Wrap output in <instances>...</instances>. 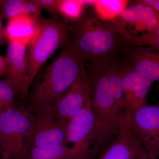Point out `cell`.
<instances>
[{
    "mask_svg": "<svg viewBox=\"0 0 159 159\" xmlns=\"http://www.w3.org/2000/svg\"><path fill=\"white\" fill-rule=\"evenodd\" d=\"M145 6V5H144ZM134 32L152 33L159 27V12L155 11L149 6H144L139 19L132 26Z\"/></svg>",
    "mask_w": 159,
    "mask_h": 159,
    "instance_id": "obj_18",
    "label": "cell"
},
{
    "mask_svg": "<svg viewBox=\"0 0 159 159\" xmlns=\"http://www.w3.org/2000/svg\"><path fill=\"white\" fill-rule=\"evenodd\" d=\"M145 150L128 128L121 124L116 136L99 159H136Z\"/></svg>",
    "mask_w": 159,
    "mask_h": 159,
    "instance_id": "obj_13",
    "label": "cell"
},
{
    "mask_svg": "<svg viewBox=\"0 0 159 159\" xmlns=\"http://www.w3.org/2000/svg\"><path fill=\"white\" fill-rule=\"evenodd\" d=\"M6 0H0V9L4 6L5 3H6Z\"/></svg>",
    "mask_w": 159,
    "mask_h": 159,
    "instance_id": "obj_28",
    "label": "cell"
},
{
    "mask_svg": "<svg viewBox=\"0 0 159 159\" xmlns=\"http://www.w3.org/2000/svg\"><path fill=\"white\" fill-rule=\"evenodd\" d=\"M94 126L91 100L69 121L67 126L66 144L73 143L76 159H89L90 157L91 146L94 145Z\"/></svg>",
    "mask_w": 159,
    "mask_h": 159,
    "instance_id": "obj_8",
    "label": "cell"
},
{
    "mask_svg": "<svg viewBox=\"0 0 159 159\" xmlns=\"http://www.w3.org/2000/svg\"><path fill=\"white\" fill-rule=\"evenodd\" d=\"M27 159H76L72 147L63 144L49 147H31Z\"/></svg>",
    "mask_w": 159,
    "mask_h": 159,
    "instance_id": "obj_17",
    "label": "cell"
},
{
    "mask_svg": "<svg viewBox=\"0 0 159 159\" xmlns=\"http://www.w3.org/2000/svg\"><path fill=\"white\" fill-rule=\"evenodd\" d=\"M27 48L22 44L10 42L7 49L8 64L5 76L18 92L20 99L22 96L27 78Z\"/></svg>",
    "mask_w": 159,
    "mask_h": 159,
    "instance_id": "obj_12",
    "label": "cell"
},
{
    "mask_svg": "<svg viewBox=\"0 0 159 159\" xmlns=\"http://www.w3.org/2000/svg\"><path fill=\"white\" fill-rule=\"evenodd\" d=\"M93 1L60 0L58 9L60 13L70 19L79 20L82 17L84 7L86 4H93Z\"/></svg>",
    "mask_w": 159,
    "mask_h": 159,
    "instance_id": "obj_19",
    "label": "cell"
},
{
    "mask_svg": "<svg viewBox=\"0 0 159 159\" xmlns=\"http://www.w3.org/2000/svg\"><path fill=\"white\" fill-rule=\"evenodd\" d=\"M122 67V63L114 58L89 70L95 148L111 144L121 126L125 111Z\"/></svg>",
    "mask_w": 159,
    "mask_h": 159,
    "instance_id": "obj_1",
    "label": "cell"
},
{
    "mask_svg": "<svg viewBox=\"0 0 159 159\" xmlns=\"http://www.w3.org/2000/svg\"><path fill=\"white\" fill-rule=\"evenodd\" d=\"M41 10L31 0H6L0 9V16L3 19L9 20L19 15L24 14L39 17Z\"/></svg>",
    "mask_w": 159,
    "mask_h": 159,
    "instance_id": "obj_15",
    "label": "cell"
},
{
    "mask_svg": "<svg viewBox=\"0 0 159 159\" xmlns=\"http://www.w3.org/2000/svg\"><path fill=\"white\" fill-rule=\"evenodd\" d=\"M153 83L122 63L124 112H129L147 105V97Z\"/></svg>",
    "mask_w": 159,
    "mask_h": 159,
    "instance_id": "obj_10",
    "label": "cell"
},
{
    "mask_svg": "<svg viewBox=\"0 0 159 159\" xmlns=\"http://www.w3.org/2000/svg\"><path fill=\"white\" fill-rule=\"evenodd\" d=\"M123 36L126 48L141 46H150L159 48V38L148 37L144 34L140 36H134L128 31L124 32Z\"/></svg>",
    "mask_w": 159,
    "mask_h": 159,
    "instance_id": "obj_21",
    "label": "cell"
},
{
    "mask_svg": "<svg viewBox=\"0 0 159 159\" xmlns=\"http://www.w3.org/2000/svg\"><path fill=\"white\" fill-rule=\"evenodd\" d=\"M34 113L27 138L29 148H49L66 144L68 122L60 119L53 107L42 109Z\"/></svg>",
    "mask_w": 159,
    "mask_h": 159,
    "instance_id": "obj_7",
    "label": "cell"
},
{
    "mask_svg": "<svg viewBox=\"0 0 159 159\" xmlns=\"http://www.w3.org/2000/svg\"><path fill=\"white\" fill-rule=\"evenodd\" d=\"M91 100L89 75L85 70L53 107L60 119L69 122Z\"/></svg>",
    "mask_w": 159,
    "mask_h": 159,
    "instance_id": "obj_9",
    "label": "cell"
},
{
    "mask_svg": "<svg viewBox=\"0 0 159 159\" xmlns=\"http://www.w3.org/2000/svg\"></svg>",
    "mask_w": 159,
    "mask_h": 159,
    "instance_id": "obj_30",
    "label": "cell"
},
{
    "mask_svg": "<svg viewBox=\"0 0 159 159\" xmlns=\"http://www.w3.org/2000/svg\"><path fill=\"white\" fill-rule=\"evenodd\" d=\"M157 157H158L159 158V154L158 155Z\"/></svg>",
    "mask_w": 159,
    "mask_h": 159,
    "instance_id": "obj_29",
    "label": "cell"
},
{
    "mask_svg": "<svg viewBox=\"0 0 159 159\" xmlns=\"http://www.w3.org/2000/svg\"><path fill=\"white\" fill-rule=\"evenodd\" d=\"M17 94L16 89L7 80L0 81V114L17 105L15 99Z\"/></svg>",
    "mask_w": 159,
    "mask_h": 159,
    "instance_id": "obj_20",
    "label": "cell"
},
{
    "mask_svg": "<svg viewBox=\"0 0 159 159\" xmlns=\"http://www.w3.org/2000/svg\"><path fill=\"white\" fill-rule=\"evenodd\" d=\"M40 9H45L50 13L56 15L59 12V0H31Z\"/></svg>",
    "mask_w": 159,
    "mask_h": 159,
    "instance_id": "obj_22",
    "label": "cell"
},
{
    "mask_svg": "<svg viewBox=\"0 0 159 159\" xmlns=\"http://www.w3.org/2000/svg\"><path fill=\"white\" fill-rule=\"evenodd\" d=\"M136 159H159L153 154L150 153L146 150H144Z\"/></svg>",
    "mask_w": 159,
    "mask_h": 159,
    "instance_id": "obj_26",
    "label": "cell"
},
{
    "mask_svg": "<svg viewBox=\"0 0 159 159\" xmlns=\"http://www.w3.org/2000/svg\"><path fill=\"white\" fill-rule=\"evenodd\" d=\"M121 124L128 128L145 150L159 154V103L124 112Z\"/></svg>",
    "mask_w": 159,
    "mask_h": 159,
    "instance_id": "obj_6",
    "label": "cell"
},
{
    "mask_svg": "<svg viewBox=\"0 0 159 159\" xmlns=\"http://www.w3.org/2000/svg\"><path fill=\"white\" fill-rule=\"evenodd\" d=\"M33 113L22 104L0 114V147L2 159H27V142Z\"/></svg>",
    "mask_w": 159,
    "mask_h": 159,
    "instance_id": "obj_5",
    "label": "cell"
},
{
    "mask_svg": "<svg viewBox=\"0 0 159 159\" xmlns=\"http://www.w3.org/2000/svg\"><path fill=\"white\" fill-rule=\"evenodd\" d=\"M70 45L89 67L116 58L125 49L117 21L102 20L89 13L80 19L72 30Z\"/></svg>",
    "mask_w": 159,
    "mask_h": 159,
    "instance_id": "obj_2",
    "label": "cell"
},
{
    "mask_svg": "<svg viewBox=\"0 0 159 159\" xmlns=\"http://www.w3.org/2000/svg\"><path fill=\"white\" fill-rule=\"evenodd\" d=\"M138 2L145 6H149L155 11L159 12V0H143Z\"/></svg>",
    "mask_w": 159,
    "mask_h": 159,
    "instance_id": "obj_24",
    "label": "cell"
},
{
    "mask_svg": "<svg viewBox=\"0 0 159 159\" xmlns=\"http://www.w3.org/2000/svg\"><path fill=\"white\" fill-rule=\"evenodd\" d=\"M2 20L3 19L0 16V46L8 44L9 43L6 29L3 26Z\"/></svg>",
    "mask_w": 159,
    "mask_h": 159,
    "instance_id": "obj_23",
    "label": "cell"
},
{
    "mask_svg": "<svg viewBox=\"0 0 159 159\" xmlns=\"http://www.w3.org/2000/svg\"><path fill=\"white\" fill-rule=\"evenodd\" d=\"M147 37L150 38H159V27L155 31L152 33H147L144 34Z\"/></svg>",
    "mask_w": 159,
    "mask_h": 159,
    "instance_id": "obj_27",
    "label": "cell"
},
{
    "mask_svg": "<svg viewBox=\"0 0 159 159\" xmlns=\"http://www.w3.org/2000/svg\"><path fill=\"white\" fill-rule=\"evenodd\" d=\"M129 1L123 0H97L93 1L96 15L105 21H113L120 17Z\"/></svg>",
    "mask_w": 159,
    "mask_h": 159,
    "instance_id": "obj_16",
    "label": "cell"
},
{
    "mask_svg": "<svg viewBox=\"0 0 159 159\" xmlns=\"http://www.w3.org/2000/svg\"><path fill=\"white\" fill-rule=\"evenodd\" d=\"M85 63L68 44L49 65L33 88L27 108L35 113L53 107L85 70Z\"/></svg>",
    "mask_w": 159,
    "mask_h": 159,
    "instance_id": "obj_3",
    "label": "cell"
},
{
    "mask_svg": "<svg viewBox=\"0 0 159 159\" xmlns=\"http://www.w3.org/2000/svg\"><path fill=\"white\" fill-rule=\"evenodd\" d=\"M38 18L24 14L9 19L6 28L9 42H15L28 47L37 30Z\"/></svg>",
    "mask_w": 159,
    "mask_h": 159,
    "instance_id": "obj_14",
    "label": "cell"
},
{
    "mask_svg": "<svg viewBox=\"0 0 159 159\" xmlns=\"http://www.w3.org/2000/svg\"><path fill=\"white\" fill-rule=\"evenodd\" d=\"M71 30L66 23L57 18L39 20L37 30L27 50V78L20 103L24 104L40 69L55 51L65 44Z\"/></svg>",
    "mask_w": 159,
    "mask_h": 159,
    "instance_id": "obj_4",
    "label": "cell"
},
{
    "mask_svg": "<svg viewBox=\"0 0 159 159\" xmlns=\"http://www.w3.org/2000/svg\"><path fill=\"white\" fill-rule=\"evenodd\" d=\"M125 62L129 67L152 82L159 81V48L141 46L126 48Z\"/></svg>",
    "mask_w": 159,
    "mask_h": 159,
    "instance_id": "obj_11",
    "label": "cell"
},
{
    "mask_svg": "<svg viewBox=\"0 0 159 159\" xmlns=\"http://www.w3.org/2000/svg\"><path fill=\"white\" fill-rule=\"evenodd\" d=\"M7 64L8 61L6 57L0 55V77L6 74Z\"/></svg>",
    "mask_w": 159,
    "mask_h": 159,
    "instance_id": "obj_25",
    "label": "cell"
}]
</instances>
